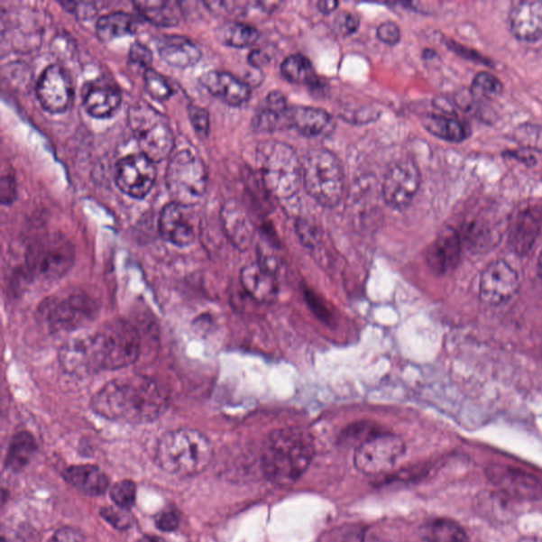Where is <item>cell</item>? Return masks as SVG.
Here are the masks:
<instances>
[{
	"label": "cell",
	"mask_w": 542,
	"mask_h": 542,
	"mask_svg": "<svg viewBox=\"0 0 542 542\" xmlns=\"http://www.w3.org/2000/svg\"><path fill=\"white\" fill-rule=\"evenodd\" d=\"M142 339L137 328L122 319L70 335L60 350V363L67 373L85 377L103 371L129 367L138 361Z\"/></svg>",
	"instance_id": "cell-1"
},
{
	"label": "cell",
	"mask_w": 542,
	"mask_h": 542,
	"mask_svg": "<svg viewBox=\"0 0 542 542\" xmlns=\"http://www.w3.org/2000/svg\"><path fill=\"white\" fill-rule=\"evenodd\" d=\"M170 404L168 390L151 377L130 376L106 383L91 399V409L108 421L143 425L156 421Z\"/></svg>",
	"instance_id": "cell-2"
},
{
	"label": "cell",
	"mask_w": 542,
	"mask_h": 542,
	"mask_svg": "<svg viewBox=\"0 0 542 542\" xmlns=\"http://www.w3.org/2000/svg\"><path fill=\"white\" fill-rule=\"evenodd\" d=\"M312 435L299 427L281 428L268 436L262 450V470L272 483H295L314 458Z\"/></svg>",
	"instance_id": "cell-3"
},
{
	"label": "cell",
	"mask_w": 542,
	"mask_h": 542,
	"mask_svg": "<svg viewBox=\"0 0 542 542\" xmlns=\"http://www.w3.org/2000/svg\"><path fill=\"white\" fill-rule=\"evenodd\" d=\"M155 458L163 472L174 476H197L209 467L213 448L208 438L199 431L176 429L161 436Z\"/></svg>",
	"instance_id": "cell-4"
},
{
	"label": "cell",
	"mask_w": 542,
	"mask_h": 542,
	"mask_svg": "<svg viewBox=\"0 0 542 542\" xmlns=\"http://www.w3.org/2000/svg\"><path fill=\"white\" fill-rule=\"evenodd\" d=\"M97 304L87 292L66 290L46 298L36 317L52 334H73L87 328L97 314Z\"/></svg>",
	"instance_id": "cell-5"
},
{
	"label": "cell",
	"mask_w": 542,
	"mask_h": 542,
	"mask_svg": "<svg viewBox=\"0 0 542 542\" xmlns=\"http://www.w3.org/2000/svg\"><path fill=\"white\" fill-rule=\"evenodd\" d=\"M258 162L267 191L278 199H289L299 191L302 163L294 149L279 142L259 146Z\"/></svg>",
	"instance_id": "cell-6"
},
{
	"label": "cell",
	"mask_w": 542,
	"mask_h": 542,
	"mask_svg": "<svg viewBox=\"0 0 542 542\" xmlns=\"http://www.w3.org/2000/svg\"><path fill=\"white\" fill-rule=\"evenodd\" d=\"M71 242L60 234H48L28 247L24 271L32 281L53 283L62 279L75 264Z\"/></svg>",
	"instance_id": "cell-7"
},
{
	"label": "cell",
	"mask_w": 542,
	"mask_h": 542,
	"mask_svg": "<svg viewBox=\"0 0 542 542\" xmlns=\"http://www.w3.org/2000/svg\"><path fill=\"white\" fill-rule=\"evenodd\" d=\"M127 122L142 153L160 162L172 153L174 133L170 121L148 102L137 101L129 109Z\"/></svg>",
	"instance_id": "cell-8"
},
{
	"label": "cell",
	"mask_w": 542,
	"mask_h": 542,
	"mask_svg": "<svg viewBox=\"0 0 542 542\" xmlns=\"http://www.w3.org/2000/svg\"><path fill=\"white\" fill-rule=\"evenodd\" d=\"M302 181L310 197L326 208H335L343 199L344 170L330 151L309 152L302 163Z\"/></svg>",
	"instance_id": "cell-9"
},
{
	"label": "cell",
	"mask_w": 542,
	"mask_h": 542,
	"mask_svg": "<svg viewBox=\"0 0 542 542\" xmlns=\"http://www.w3.org/2000/svg\"><path fill=\"white\" fill-rule=\"evenodd\" d=\"M166 184L173 202L187 208L197 205L204 198L208 186V173L204 161L191 151L179 152L168 164Z\"/></svg>",
	"instance_id": "cell-10"
},
{
	"label": "cell",
	"mask_w": 542,
	"mask_h": 542,
	"mask_svg": "<svg viewBox=\"0 0 542 542\" xmlns=\"http://www.w3.org/2000/svg\"><path fill=\"white\" fill-rule=\"evenodd\" d=\"M405 443L392 434H377L356 447L355 466L369 476H379L391 471L405 453Z\"/></svg>",
	"instance_id": "cell-11"
},
{
	"label": "cell",
	"mask_w": 542,
	"mask_h": 542,
	"mask_svg": "<svg viewBox=\"0 0 542 542\" xmlns=\"http://www.w3.org/2000/svg\"><path fill=\"white\" fill-rule=\"evenodd\" d=\"M154 161L143 153L127 155L117 163L115 184L122 192L133 198L142 199L156 180Z\"/></svg>",
	"instance_id": "cell-12"
},
{
	"label": "cell",
	"mask_w": 542,
	"mask_h": 542,
	"mask_svg": "<svg viewBox=\"0 0 542 542\" xmlns=\"http://www.w3.org/2000/svg\"><path fill=\"white\" fill-rule=\"evenodd\" d=\"M421 185V173L411 160L395 162L382 182V197L388 206L404 209L416 197Z\"/></svg>",
	"instance_id": "cell-13"
},
{
	"label": "cell",
	"mask_w": 542,
	"mask_h": 542,
	"mask_svg": "<svg viewBox=\"0 0 542 542\" xmlns=\"http://www.w3.org/2000/svg\"><path fill=\"white\" fill-rule=\"evenodd\" d=\"M486 477L499 491L516 501H538L542 499V481L531 473L504 465H491Z\"/></svg>",
	"instance_id": "cell-14"
},
{
	"label": "cell",
	"mask_w": 542,
	"mask_h": 542,
	"mask_svg": "<svg viewBox=\"0 0 542 542\" xmlns=\"http://www.w3.org/2000/svg\"><path fill=\"white\" fill-rule=\"evenodd\" d=\"M36 96L45 111L60 114L69 107L73 87L69 73L60 64L46 67L36 83Z\"/></svg>",
	"instance_id": "cell-15"
},
{
	"label": "cell",
	"mask_w": 542,
	"mask_h": 542,
	"mask_svg": "<svg viewBox=\"0 0 542 542\" xmlns=\"http://www.w3.org/2000/svg\"><path fill=\"white\" fill-rule=\"evenodd\" d=\"M519 289V278L507 262L498 260L487 265L480 279V297L491 306L508 302Z\"/></svg>",
	"instance_id": "cell-16"
},
{
	"label": "cell",
	"mask_w": 542,
	"mask_h": 542,
	"mask_svg": "<svg viewBox=\"0 0 542 542\" xmlns=\"http://www.w3.org/2000/svg\"><path fill=\"white\" fill-rule=\"evenodd\" d=\"M509 28L516 40L536 42L542 38V0L514 3L509 12Z\"/></svg>",
	"instance_id": "cell-17"
},
{
	"label": "cell",
	"mask_w": 542,
	"mask_h": 542,
	"mask_svg": "<svg viewBox=\"0 0 542 542\" xmlns=\"http://www.w3.org/2000/svg\"><path fill=\"white\" fill-rule=\"evenodd\" d=\"M85 111L96 119H107L118 111L122 96L117 85L105 78L84 84L82 90Z\"/></svg>",
	"instance_id": "cell-18"
},
{
	"label": "cell",
	"mask_w": 542,
	"mask_h": 542,
	"mask_svg": "<svg viewBox=\"0 0 542 542\" xmlns=\"http://www.w3.org/2000/svg\"><path fill=\"white\" fill-rule=\"evenodd\" d=\"M462 243L458 231L453 228L443 230L426 254L430 270L441 276L455 270L461 260Z\"/></svg>",
	"instance_id": "cell-19"
},
{
	"label": "cell",
	"mask_w": 542,
	"mask_h": 542,
	"mask_svg": "<svg viewBox=\"0 0 542 542\" xmlns=\"http://www.w3.org/2000/svg\"><path fill=\"white\" fill-rule=\"evenodd\" d=\"M542 229V207H531L516 215L510 225L509 243L511 251L525 255L532 247Z\"/></svg>",
	"instance_id": "cell-20"
},
{
	"label": "cell",
	"mask_w": 542,
	"mask_h": 542,
	"mask_svg": "<svg viewBox=\"0 0 542 542\" xmlns=\"http://www.w3.org/2000/svg\"><path fill=\"white\" fill-rule=\"evenodd\" d=\"M187 207L170 202L163 207L160 231L163 239L174 246L185 248L195 241V229L186 213Z\"/></svg>",
	"instance_id": "cell-21"
},
{
	"label": "cell",
	"mask_w": 542,
	"mask_h": 542,
	"mask_svg": "<svg viewBox=\"0 0 542 542\" xmlns=\"http://www.w3.org/2000/svg\"><path fill=\"white\" fill-rule=\"evenodd\" d=\"M199 81L211 95L229 106H242L252 96L248 84L227 71L210 70L200 76Z\"/></svg>",
	"instance_id": "cell-22"
},
{
	"label": "cell",
	"mask_w": 542,
	"mask_h": 542,
	"mask_svg": "<svg viewBox=\"0 0 542 542\" xmlns=\"http://www.w3.org/2000/svg\"><path fill=\"white\" fill-rule=\"evenodd\" d=\"M221 221L225 234L240 251H246L253 241L255 228L243 207L229 199L222 207Z\"/></svg>",
	"instance_id": "cell-23"
},
{
	"label": "cell",
	"mask_w": 542,
	"mask_h": 542,
	"mask_svg": "<svg viewBox=\"0 0 542 542\" xmlns=\"http://www.w3.org/2000/svg\"><path fill=\"white\" fill-rule=\"evenodd\" d=\"M160 57L176 69H188L202 59L199 47L185 35L167 34L156 42Z\"/></svg>",
	"instance_id": "cell-24"
},
{
	"label": "cell",
	"mask_w": 542,
	"mask_h": 542,
	"mask_svg": "<svg viewBox=\"0 0 542 542\" xmlns=\"http://www.w3.org/2000/svg\"><path fill=\"white\" fill-rule=\"evenodd\" d=\"M241 284L253 300L259 303H271L279 295L276 273L259 263L247 265L241 271Z\"/></svg>",
	"instance_id": "cell-25"
},
{
	"label": "cell",
	"mask_w": 542,
	"mask_h": 542,
	"mask_svg": "<svg viewBox=\"0 0 542 542\" xmlns=\"http://www.w3.org/2000/svg\"><path fill=\"white\" fill-rule=\"evenodd\" d=\"M63 477L77 491L90 497L105 495L111 484L107 474L96 465L70 466Z\"/></svg>",
	"instance_id": "cell-26"
},
{
	"label": "cell",
	"mask_w": 542,
	"mask_h": 542,
	"mask_svg": "<svg viewBox=\"0 0 542 542\" xmlns=\"http://www.w3.org/2000/svg\"><path fill=\"white\" fill-rule=\"evenodd\" d=\"M290 127L303 136L319 137L326 133L332 124L331 115L321 108L292 106L289 108Z\"/></svg>",
	"instance_id": "cell-27"
},
{
	"label": "cell",
	"mask_w": 542,
	"mask_h": 542,
	"mask_svg": "<svg viewBox=\"0 0 542 542\" xmlns=\"http://www.w3.org/2000/svg\"><path fill=\"white\" fill-rule=\"evenodd\" d=\"M424 129L436 138L450 143H461L470 137V126L448 115L429 114L422 118Z\"/></svg>",
	"instance_id": "cell-28"
},
{
	"label": "cell",
	"mask_w": 542,
	"mask_h": 542,
	"mask_svg": "<svg viewBox=\"0 0 542 542\" xmlns=\"http://www.w3.org/2000/svg\"><path fill=\"white\" fill-rule=\"evenodd\" d=\"M135 8L146 21L158 27H173L178 24L182 17V8L179 2L174 0H156V2H135Z\"/></svg>",
	"instance_id": "cell-29"
},
{
	"label": "cell",
	"mask_w": 542,
	"mask_h": 542,
	"mask_svg": "<svg viewBox=\"0 0 542 542\" xmlns=\"http://www.w3.org/2000/svg\"><path fill=\"white\" fill-rule=\"evenodd\" d=\"M137 28L135 17L124 11H115L109 12L97 20L96 32L97 39L107 42L122 36L133 35Z\"/></svg>",
	"instance_id": "cell-30"
},
{
	"label": "cell",
	"mask_w": 542,
	"mask_h": 542,
	"mask_svg": "<svg viewBox=\"0 0 542 542\" xmlns=\"http://www.w3.org/2000/svg\"><path fill=\"white\" fill-rule=\"evenodd\" d=\"M39 446L35 437L28 431L18 432L9 444L5 466L7 470L18 473L28 466L38 452Z\"/></svg>",
	"instance_id": "cell-31"
},
{
	"label": "cell",
	"mask_w": 542,
	"mask_h": 542,
	"mask_svg": "<svg viewBox=\"0 0 542 542\" xmlns=\"http://www.w3.org/2000/svg\"><path fill=\"white\" fill-rule=\"evenodd\" d=\"M260 36L259 30L240 22L224 23L216 30V38L224 45L246 48L254 44Z\"/></svg>",
	"instance_id": "cell-32"
},
{
	"label": "cell",
	"mask_w": 542,
	"mask_h": 542,
	"mask_svg": "<svg viewBox=\"0 0 542 542\" xmlns=\"http://www.w3.org/2000/svg\"><path fill=\"white\" fill-rule=\"evenodd\" d=\"M422 536L427 542H468L464 528L447 519H437L426 523Z\"/></svg>",
	"instance_id": "cell-33"
},
{
	"label": "cell",
	"mask_w": 542,
	"mask_h": 542,
	"mask_svg": "<svg viewBox=\"0 0 542 542\" xmlns=\"http://www.w3.org/2000/svg\"><path fill=\"white\" fill-rule=\"evenodd\" d=\"M281 72L286 80L298 85H314L317 75L312 62L300 53L291 54L281 65Z\"/></svg>",
	"instance_id": "cell-34"
},
{
	"label": "cell",
	"mask_w": 542,
	"mask_h": 542,
	"mask_svg": "<svg viewBox=\"0 0 542 542\" xmlns=\"http://www.w3.org/2000/svg\"><path fill=\"white\" fill-rule=\"evenodd\" d=\"M289 108L276 109L264 106L253 120V127L257 132L271 133L284 129H290Z\"/></svg>",
	"instance_id": "cell-35"
},
{
	"label": "cell",
	"mask_w": 542,
	"mask_h": 542,
	"mask_svg": "<svg viewBox=\"0 0 542 542\" xmlns=\"http://www.w3.org/2000/svg\"><path fill=\"white\" fill-rule=\"evenodd\" d=\"M471 90L477 99H492L502 94L503 84L492 73L480 71L473 78Z\"/></svg>",
	"instance_id": "cell-36"
},
{
	"label": "cell",
	"mask_w": 542,
	"mask_h": 542,
	"mask_svg": "<svg viewBox=\"0 0 542 542\" xmlns=\"http://www.w3.org/2000/svg\"><path fill=\"white\" fill-rule=\"evenodd\" d=\"M143 80L145 90L157 101H166L173 95V88L168 78L152 67L144 70Z\"/></svg>",
	"instance_id": "cell-37"
},
{
	"label": "cell",
	"mask_w": 542,
	"mask_h": 542,
	"mask_svg": "<svg viewBox=\"0 0 542 542\" xmlns=\"http://www.w3.org/2000/svg\"><path fill=\"white\" fill-rule=\"evenodd\" d=\"M514 140L522 148L542 153V127L523 124L514 131Z\"/></svg>",
	"instance_id": "cell-38"
},
{
	"label": "cell",
	"mask_w": 542,
	"mask_h": 542,
	"mask_svg": "<svg viewBox=\"0 0 542 542\" xmlns=\"http://www.w3.org/2000/svg\"><path fill=\"white\" fill-rule=\"evenodd\" d=\"M109 495L117 507L130 510L136 503L137 486L131 480L120 481L112 487Z\"/></svg>",
	"instance_id": "cell-39"
},
{
	"label": "cell",
	"mask_w": 542,
	"mask_h": 542,
	"mask_svg": "<svg viewBox=\"0 0 542 542\" xmlns=\"http://www.w3.org/2000/svg\"><path fill=\"white\" fill-rule=\"evenodd\" d=\"M296 234L300 242L308 248H316L319 246L322 240V234L318 227L309 223L307 219L299 218L295 224Z\"/></svg>",
	"instance_id": "cell-40"
},
{
	"label": "cell",
	"mask_w": 542,
	"mask_h": 542,
	"mask_svg": "<svg viewBox=\"0 0 542 542\" xmlns=\"http://www.w3.org/2000/svg\"><path fill=\"white\" fill-rule=\"evenodd\" d=\"M100 515L103 519L109 523V525L115 528L120 529V531L130 528L133 521L129 510L119 507L102 508L100 510Z\"/></svg>",
	"instance_id": "cell-41"
},
{
	"label": "cell",
	"mask_w": 542,
	"mask_h": 542,
	"mask_svg": "<svg viewBox=\"0 0 542 542\" xmlns=\"http://www.w3.org/2000/svg\"><path fill=\"white\" fill-rule=\"evenodd\" d=\"M188 117L195 132L202 138L209 135L210 132V115L206 108L198 106L190 105L188 107Z\"/></svg>",
	"instance_id": "cell-42"
},
{
	"label": "cell",
	"mask_w": 542,
	"mask_h": 542,
	"mask_svg": "<svg viewBox=\"0 0 542 542\" xmlns=\"http://www.w3.org/2000/svg\"><path fill=\"white\" fill-rule=\"evenodd\" d=\"M130 60L133 64L148 69H151V65L153 63V53L142 42L135 41L130 49Z\"/></svg>",
	"instance_id": "cell-43"
},
{
	"label": "cell",
	"mask_w": 542,
	"mask_h": 542,
	"mask_svg": "<svg viewBox=\"0 0 542 542\" xmlns=\"http://www.w3.org/2000/svg\"><path fill=\"white\" fill-rule=\"evenodd\" d=\"M359 17L351 12H341L334 22L335 30L341 35H351L359 28Z\"/></svg>",
	"instance_id": "cell-44"
},
{
	"label": "cell",
	"mask_w": 542,
	"mask_h": 542,
	"mask_svg": "<svg viewBox=\"0 0 542 542\" xmlns=\"http://www.w3.org/2000/svg\"><path fill=\"white\" fill-rule=\"evenodd\" d=\"M379 40L389 45H397L400 41V29L394 22H383L376 30Z\"/></svg>",
	"instance_id": "cell-45"
},
{
	"label": "cell",
	"mask_w": 542,
	"mask_h": 542,
	"mask_svg": "<svg viewBox=\"0 0 542 542\" xmlns=\"http://www.w3.org/2000/svg\"><path fill=\"white\" fill-rule=\"evenodd\" d=\"M155 525L161 532H174L179 526V516L175 510H163L156 516Z\"/></svg>",
	"instance_id": "cell-46"
},
{
	"label": "cell",
	"mask_w": 542,
	"mask_h": 542,
	"mask_svg": "<svg viewBox=\"0 0 542 542\" xmlns=\"http://www.w3.org/2000/svg\"><path fill=\"white\" fill-rule=\"evenodd\" d=\"M377 434H380V432H375L374 428L370 427V425L361 423L357 426H353V427L344 432V440H356L357 446H359L362 443L367 441L368 438Z\"/></svg>",
	"instance_id": "cell-47"
},
{
	"label": "cell",
	"mask_w": 542,
	"mask_h": 542,
	"mask_svg": "<svg viewBox=\"0 0 542 542\" xmlns=\"http://www.w3.org/2000/svg\"><path fill=\"white\" fill-rule=\"evenodd\" d=\"M306 300L308 307L312 308L313 312L318 317L319 319L328 321L331 319V313L328 310L326 304L324 300H321L319 296H317L312 290L306 291Z\"/></svg>",
	"instance_id": "cell-48"
},
{
	"label": "cell",
	"mask_w": 542,
	"mask_h": 542,
	"mask_svg": "<svg viewBox=\"0 0 542 542\" xmlns=\"http://www.w3.org/2000/svg\"><path fill=\"white\" fill-rule=\"evenodd\" d=\"M63 7L75 14L78 18L87 20L96 14V5L93 3H60Z\"/></svg>",
	"instance_id": "cell-49"
},
{
	"label": "cell",
	"mask_w": 542,
	"mask_h": 542,
	"mask_svg": "<svg viewBox=\"0 0 542 542\" xmlns=\"http://www.w3.org/2000/svg\"><path fill=\"white\" fill-rule=\"evenodd\" d=\"M0 195H2V204L11 205L16 198V184L14 176L4 174L2 184H0Z\"/></svg>",
	"instance_id": "cell-50"
},
{
	"label": "cell",
	"mask_w": 542,
	"mask_h": 542,
	"mask_svg": "<svg viewBox=\"0 0 542 542\" xmlns=\"http://www.w3.org/2000/svg\"><path fill=\"white\" fill-rule=\"evenodd\" d=\"M49 542H85L80 531L73 528H63L54 534Z\"/></svg>",
	"instance_id": "cell-51"
},
{
	"label": "cell",
	"mask_w": 542,
	"mask_h": 542,
	"mask_svg": "<svg viewBox=\"0 0 542 542\" xmlns=\"http://www.w3.org/2000/svg\"><path fill=\"white\" fill-rule=\"evenodd\" d=\"M446 45L448 46V48L453 49V51L456 54H459V56L463 58L476 60V62H479L481 64L491 65L489 62H487V59H485L483 56H481L480 53L474 52L473 51H471V49L460 45L458 44V42L449 40L446 41Z\"/></svg>",
	"instance_id": "cell-52"
},
{
	"label": "cell",
	"mask_w": 542,
	"mask_h": 542,
	"mask_svg": "<svg viewBox=\"0 0 542 542\" xmlns=\"http://www.w3.org/2000/svg\"><path fill=\"white\" fill-rule=\"evenodd\" d=\"M248 62L255 67V69H261V67H263L270 62V58H268L263 51H253L249 53Z\"/></svg>",
	"instance_id": "cell-53"
},
{
	"label": "cell",
	"mask_w": 542,
	"mask_h": 542,
	"mask_svg": "<svg viewBox=\"0 0 542 542\" xmlns=\"http://www.w3.org/2000/svg\"><path fill=\"white\" fill-rule=\"evenodd\" d=\"M363 533L361 528H353L350 532L345 533L343 542H363Z\"/></svg>",
	"instance_id": "cell-54"
},
{
	"label": "cell",
	"mask_w": 542,
	"mask_h": 542,
	"mask_svg": "<svg viewBox=\"0 0 542 542\" xmlns=\"http://www.w3.org/2000/svg\"><path fill=\"white\" fill-rule=\"evenodd\" d=\"M318 5V9L322 12V14H332L333 11L336 10L339 3L333 2V0H325V2H319L317 4Z\"/></svg>",
	"instance_id": "cell-55"
},
{
	"label": "cell",
	"mask_w": 542,
	"mask_h": 542,
	"mask_svg": "<svg viewBox=\"0 0 542 542\" xmlns=\"http://www.w3.org/2000/svg\"><path fill=\"white\" fill-rule=\"evenodd\" d=\"M138 542H166V540L154 535H143Z\"/></svg>",
	"instance_id": "cell-56"
},
{
	"label": "cell",
	"mask_w": 542,
	"mask_h": 542,
	"mask_svg": "<svg viewBox=\"0 0 542 542\" xmlns=\"http://www.w3.org/2000/svg\"><path fill=\"white\" fill-rule=\"evenodd\" d=\"M3 542H23L22 539L18 537H9V536L3 535Z\"/></svg>",
	"instance_id": "cell-57"
},
{
	"label": "cell",
	"mask_w": 542,
	"mask_h": 542,
	"mask_svg": "<svg viewBox=\"0 0 542 542\" xmlns=\"http://www.w3.org/2000/svg\"><path fill=\"white\" fill-rule=\"evenodd\" d=\"M519 542H542V540L536 537H525L520 539Z\"/></svg>",
	"instance_id": "cell-58"
},
{
	"label": "cell",
	"mask_w": 542,
	"mask_h": 542,
	"mask_svg": "<svg viewBox=\"0 0 542 542\" xmlns=\"http://www.w3.org/2000/svg\"><path fill=\"white\" fill-rule=\"evenodd\" d=\"M538 272H539L540 278L542 279V251L540 253L539 260H538Z\"/></svg>",
	"instance_id": "cell-59"
}]
</instances>
